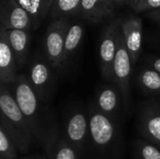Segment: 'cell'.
Masks as SVG:
<instances>
[{
	"mask_svg": "<svg viewBox=\"0 0 160 159\" xmlns=\"http://www.w3.org/2000/svg\"><path fill=\"white\" fill-rule=\"evenodd\" d=\"M9 88L30 126L36 143L48 156L61 135L52 103L44 101L35 93L24 73H20Z\"/></svg>",
	"mask_w": 160,
	"mask_h": 159,
	"instance_id": "obj_1",
	"label": "cell"
},
{
	"mask_svg": "<svg viewBox=\"0 0 160 159\" xmlns=\"http://www.w3.org/2000/svg\"><path fill=\"white\" fill-rule=\"evenodd\" d=\"M87 108L90 133L85 159H124L126 139L123 122L106 116L91 103Z\"/></svg>",
	"mask_w": 160,
	"mask_h": 159,
	"instance_id": "obj_2",
	"label": "cell"
},
{
	"mask_svg": "<svg viewBox=\"0 0 160 159\" xmlns=\"http://www.w3.org/2000/svg\"><path fill=\"white\" fill-rule=\"evenodd\" d=\"M0 128L7 133L22 156L30 153L36 143L34 135L9 86L5 84H0Z\"/></svg>",
	"mask_w": 160,
	"mask_h": 159,
	"instance_id": "obj_3",
	"label": "cell"
},
{
	"mask_svg": "<svg viewBox=\"0 0 160 159\" xmlns=\"http://www.w3.org/2000/svg\"><path fill=\"white\" fill-rule=\"evenodd\" d=\"M89 133L88 108L79 104L68 106L64 112L60 136L75 149L81 159H85Z\"/></svg>",
	"mask_w": 160,
	"mask_h": 159,
	"instance_id": "obj_4",
	"label": "cell"
},
{
	"mask_svg": "<svg viewBox=\"0 0 160 159\" xmlns=\"http://www.w3.org/2000/svg\"><path fill=\"white\" fill-rule=\"evenodd\" d=\"M35 93L44 101L52 103L59 73L53 68L45 53H36L30 60L24 73Z\"/></svg>",
	"mask_w": 160,
	"mask_h": 159,
	"instance_id": "obj_5",
	"label": "cell"
},
{
	"mask_svg": "<svg viewBox=\"0 0 160 159\" xmlns=\"http://www.w3.org/2000/svg\"><path fill=\"white\" fill-rule=\"evenodd\" d=\"M132 61L129 52L125 44L123 33L119 35L117 51L112 67V82H114L120 89L126 108V112L128 113L131 110L132 97L130 89V81L132 76Z\"/></svg>",
	"mask_w": 160,
	"mask_h": 159,
	"instance_id": "obj_6",
	"label": "cell"
},
{
	"mask_svg": "<svg viewBox=\"0 0 160 159\" xmlns=\"http://www.w3.org/2000/svg\"><path fill=\"white\" fill-rule=\"evenodd\" d=\"M136 128L140 138L160 149V105L156 97L147 98L139 105Z\"/></svg>",
	"mask_w": 160,
	"mask_h": 159,
	"instance_id": "obj_7",
	"label": "cell"
},
{
	"mask_svg": "<svg viewBox=\"0 0 160 159\" xmlns=\"http://www.w3.org/2000/svg\"><path fill=\"white\" fill-rule=\"evenodd\" d=\"M90 103L106 116L123 122L126 108L123 95L119 87L112 82H105L95 92Z\"/></svg>",
	"mask_w": 160,
	"mask_h": 159,
	"instance_id": "obj_8",
	"label": "cell"
},
{
	"mask_svg": "<svg viewBox=\"0 0 160 159\" xmlns=\"http://www.w3.org/2000/svg\"><path fill=\"white\" fill-rule=\"evenodd\" d=\"M68 28V22L65 18L56 19L49 24L44 38V53L59 75H62L64 47Z\"/></svg>",
	"mask_w": 160,
	"mask_h": 159,
	"instance_id": "obj_9",
	"label": "cell"
},
{
	"mask_svg": "<svg viewBox=\"0 0 160 159\" xmlns=\"http://www.w3.org/2000/svg\"><path fill=\"white\" fill-rule=\"evenodd\" d=\"M122 20L111 22L103 30L99 41L98 62L100 73L105 82H112V67L117 51L118 38L121 33Z\"/></svg>",
	"mask_w": 160,
	"mask_h": 159,
	"instance_id": "obj_10",
	"label": "cell"
},
{
	"mask_svg": "<svg viewBox=\"0 0 160 159\" xmlns=\"http://www.w3.org/2000/svg\"><path fill=\"white\" fill-rule=\"evenodd\" d=\"M0 20L1 29H17L28 32L34 30L31 17L15 0L1 1Z\"/></svg>",
	"mask_w": 160,
	"mask_h": 159,
	"instance_id": "obj_11",
	"label": "cell"
},
{
	"mask_svg": "<svg viewBox=\"0 0 160 159\" xmlns=\"http://www.w3.org/2000/svg\"><path fill=\"white\" fill-rule=\"evenodd\" d=\"M121 28L132 64L135 65L139 61L142 53V21L141 18L135 16L127 17L122 20Z\"/></svg>",
	"mask_w": 160,
	"mask_h": 159,
	"instance_id": "obj_12",
	"label": "cell"
},
{
	"mask_svg": "<svg viewBox=\"0 0 160 159\" xmlns=\"http://www.w3.org/2000/svg\"><path fill=\"white\" fill-rule=\"evenodd\" d=\"M19 66L5 29L0 28V84L9 86L17 78Z\"/></svg>",
	"mask_w": 160,
	"mask_h": 159,
	"instance_id": "obj_13",
	"label": "cell"
},
{
	"mask_svg": "<svg viewBox=\"0 0 160 159\" xmlns=\"http://www.w3.org/2000/svg\"><path fill=\"white\" fill-rule=\"evenodd\" d=\"M8 40L16 56L20 69L28 63V52L30 45V32L24 30H6Z\"/></svg>",
	"mask_w": 160,
	"mask_h": 159,
	"instance_id": "obj_14",
	"label": "cell"
},
{
	"mask_svg": "<svg viewBox=\"0 0 160 159\" xmlns=\"http://www.w3.org/2000/svg\"><path fill=\"white\" fill-rule=\"evenodd\" d=\"M83 37V27L80 23H74L69 26L64 47V62L62 74L68 73L70 66L72 65L75 56L79 51Z\"/></svg>",
	"mask_w": 160,
	"mask_h": 159,
	"instance_id": "obj_15",
	"label": "cell"
},
{
	"mask_svg": "<svg viewBox=\"0 0 160 159\" xmlns=\"http://www.w3.org/2000/svg\"><path fill=\"white\" fill-rule=\"evenodd\" d=\"M114 6L113 0H82L80 12L86 20L98 22L112 14Z\"/></svg>",
	"mask_w": 160,
	"mask_h": 159,
	"instance_id": "obj_16",
	"label": "cell"
},
{
	"mask_svg": "<svg viewBox=\"0 0 160 159\" xmlns=\"http://www.w3.org/2000/svg\"><path fill=\"white\" fill-rule=\"evenodd\" d=\"M137 85L147 97H160V73L146 65L142 66L137 73Z\"/></svg>",
	"mask_w": 160,
	"mask_h": 159,
	"instance_id": "obj_17",
	"label": "cell"
},
{
	"mask_svg": "<svg viewBox=\"0 0 160 159\" xmlns=\"http://www.w3.org/2000/svg\"><path fill=\"white\" fill-rule=\"evenodd\" d=\"M82 0H53L48 16L52 19L63 18L67 15H73L80 12Z\"/></svg>",
	"mask_w": 160,
	"mask_h": 159,
	"instance_id": "obj_18",
	"label": "cell"
},
{
	"mask_svg": "<svg viewBox=\"0 0 160 159\" xmlns=\"http://www.w3.org/2000/svg\"><path fill=\"white\" fill-rule=\"evenodd\" d=\"M31 17L34 30L39 27L45 20L48 12L45 8L43 0H15Z\"/></svg>",
	"mask_w": 160,
	"mask_h": 159,
	"instance_id": "obj_19",
	"label": "cell"
},
{
	"mask_svg": "<svg viewBox=\"0 0 160 159\" xmlns=\"http://www.w3.org/2000/svg\"><path fill=\"white\" fill-rule=\"evenodd\" d=\"M135 159H160V149L150 142L138 138L132 142Z\"/></svg>",
	"mask_w": 160,
	"mask_h": 159,
	"instance_id": "obj_20",
	"label": "cell"
},
{
	"mask_svg": "<svg viewBox=\"0 0 160 159\" xmlns=\"http://www.w3.org/2000/svg\"><path fill=\"white\" fill-rule=\"evenodd\" d=\"M47 157L50 159H81L75 149L61 136Z\"/></svg>",
	"mask_w": 160,
	"mask_h": 159,
	"instance_id": "obj_21",
	"label": "cell"
},
{
	"mask_svg": "<svg viewBox=\"0 0 160 159\" xmlns=\"http://www.w3.org/2000/svg\"><path fill=\"white\" fill-rule=\"evenodd\" d=\"M20 153L7 133L0 128V158L21 159Z\"/></svg>",
	"mask_w": 160,
	"mask_h": 159,
	"instance_id": "obj_22",
	"label": "cell"
},
{
	"mask_svg": "<svg viewBox=\"0 0 160 159\" xmlns=\"http://www.w3.org/2000/svg\"><path fill=\"white\" fill-rule=\"evenodd\" d=\"M131 7L136 12L156 10L160 8V0H134L131 2Z\"/></svg>",
	"mask_w": 160,
	"mask_h": 159,
	"instance_id": "obj_23",
	"label": "cell"
},
{
	"mask_svg": "<svg viewBox=\"0 0 160 159\" xmlns=\"http://www.w3.org/2000/svg\"><path fill=\"white\" fill-rule=\"evenodd\" d=\"M143 65H146L160 73V55L149 54L143 59Z\"/></svg>",
	"mask_w": 160,
	"mask_h": 159,
	"instance_id": "obj_24",
	"label": "cell"
},
{
	"mask_svg": "<svg viewBox=\"0 0 160 159\" xmlns=\"http://www.w3.org/2000/svg\"><path fill=\"white\" fill-rule=\"evenodd\" d=\"M21 159H50L46 155H39V154H32L27 156H22Z\"/></svg>",
	"mask_w": 160,
	"mask_h": 159,
	"instance_id": "obj_25",
	"label": "cell"
},
{
	"mask_svg": "<svg viewBox=\"0 0 160 159\" xmlns=\"http://www.w3.org/2000/svg\"><path fill=\"white\" fill-rule=\"evenodd\" d=\"M149 16L152 17V18H154L155 20L159 21L160 22V8L151 11V13H149Z\"/></svg>",
	"mask_w": 160,
	"mask_h": 159,
	"instance_id": "obj_26",
	"label": "cell"
},
{
	"mask_svg": "<svg viewBox=\"0 0 160 159\" xmlns=\"http://www.w3.org/2000/svg\"><path fill=\"white\" fill-rule=\"evenodd\" d=\"M52 1H53V0H43V2H44V6H45V8H46V10H47V12L49 11L50 7H51V5H52Z\"/></svg>",
	"mask_w": 160,
	"mask_h": 159,
	"instance_id": "obj_27",
	"label": "cell"
},
{
	"mask_svg": "<svg viewBox=\"0 0 160 159\" xmlns=\"http://www.w3.org/2000/svg\"><path fill=\"white\" fill-rule=\"evenodd\" d=\"M115 4H120V3H126V2H133L134 0H113Z\"/></svg>",
	"mask_w": 160,
	"mask_h": 159,
	"instance_id": "obj_28",
	"label": "cell"
},
{
	"mask_svg": "<svg viewBox=\"0 0 160 159\" xmlns=\"http://www.w3.org/2000/svg\"><path fill=\"white\" fill-rule=\"evenodd\" d=\"M157 98V100L158 101V103H159V105H160V97H156Z\"/></svg>",
	"mask_w": 160,
	"mask_h": 159,
	"instance_id": "obj_29",
	"label": "cell"
},
{
	"mask_svg": "<svg viewBox=\"0 0 160 159\" xmlns=\"http://www.w3.org/2000/svg\"><path fill=\"white\" fill-rule=\"evenodd\" d=\"M0 159H2V158H0Z\"/></svg>",
	"mask_w": 160,
	"mask_h": 159,
	"instance_id": "obj_30",
	"label": "cell"
}]
</instances>
